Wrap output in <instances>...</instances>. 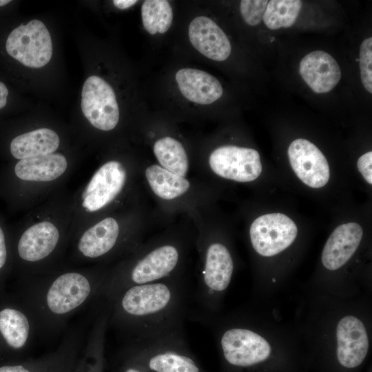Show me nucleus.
<instances>
[{
  "label": "nucleus",
  "instance_id": "obj_11",
  "mask_svg": "<svg viewBox=\"0 0 372 372\" xmlns=\"http://www.w3.org/2000/svg\"><path fill=\"white\" fill-rule=\"evenodd\" d=\"M81 110L94 128L108 132L119 121V109L113 88L103 79L92 75L83 83Z\"/></svg>",
  "mask_w": 372,
  "mask_h": 372
},
{
  "label": "nucleus",
  "instance_id": "obj_1",
  "mask_svg": "<svg viewBox=\"0 0 372 372\" xmlns=\"http://www.w3.org/2000/svg\"><path fill=\"white\" fill-rule=\"evenodd\" d=\"M110 269L100 265L63 267L14 280L11 292L29 311L39 337L52 339L80 310L103 298Z\"/></svg>",
  "mask_w": 372,
  "mask_h": 372
},
{
  "label": "nucleus",
  "instance_id": "obj_12",
  "mask_svg": "<svg viewBox=\"0 0 372 372\" xmlns=\"http://www.w3.org/2000/svg\"><path fill=\"white\" fill-rule=\"evenodd\" d=\"M298 228L287 216L280 213L262 215L254 220L249 229L251 245L261 256L276 255L296 238Z\"/></svg>",
  "mask_w": 372,
  "mask_h": 372
},
{
  "label": "nucleus",
  "instance_id": "obj_10",
  "mask_svg": "<svg viewBox=\"0 0 372 372\" xmlns=\"http://www.w3.org/2000/svg\"><path fill=\"white\" fill-rule=\"evenodd\" d=\"M6 48L10 56L32 68L45 66L52 55L50 34L39 19H32L14 29L8 37Z\"/></svg>",
  "mask_w": 372,
  "mask_h": 372
},
{
  "label": "nucleus",
  "instance_id": "obj_6",
  "mask_svg": "<svg viewBox=\"0 0 372 372\" xmlns=\"http://www.w3.org/2000/svg\"><path fill=\"white\" fill-rule=\"evenodd\" d=\"M181 254L176 245H157L145 254L110 269L103 289L107 300L119 291L134 285L164 280L176 276Z\"/></svg>",
  "mask_w": 372,
  "mask_h": 372
},
{
  "label": "nucleus",
  "instance_id": "obj_18",
  "mask_svg": "<svg viewBox=\"0 0 372 372\" xmlns=\"http://www.w3.org/2000/svg\"><path fill=\"white\" fill-rule=\"evenodd\" d=\"M299 72L304 81L316 93L332 90L341 79L338 62L329 53L313 51L304 56L299 65Z\"/></svg>",
  "mask_w": 372,
  "mask_h": 372
},
{
  "label": "nucleus",
  "instance_id": "obj_14",
  "mask_svg": "<svg viewBox=\"0 0 372 372\" xmlns=\"http://www.w3.org/2000/svg\"><path fill=\"white\" fill-rule=\"evenodd\" d=\"M209 164L218 176L238 182L254 180L262 172L259 153L251 148L235 145L214 149L209 156Z\"/></svg>",
  "mask_w": 372,
  "mask_h": 372
},
{
  "label": "nucleus",
  "instance_id": "obj_19",
  "mask_svg": "<svg viewBox=\"0 0 372 372\" xmlns=\"http://www.w3.org/2000/svg\"><path fill=\"white\" fill-rule=\"evenodd\" d=\"M189 38L192 45L205 56L223 61L230 55L231 46L223 30L211 19L200 16L189 26Z\"/></svg>",
  "mask_w": 372,
  "mask_h": 372
},
{
  "label": "nucleus",
  "instance_id": "obj_2",
  "mask_svg": "<svg viewBox=\"0 0 372 372\" xmlns=\"http://www.w3.org/2000/svg\"><path fill=\"white\" fill-rule=\"evenodd\" d=\"M72 223V194L63 188L10 225L11 277L37 276L65 267Z\"/></svg>",
  "mask_w": 372,
  "mask_h": 372
},
{
  "label": "nucleus",
  "instance_id": "obj_27",
  "mask_svg": "<svg viewBox=\"0 0 372 372\" xmlns=\"http://www.w3.org/2000/svg\"><path fill=\"white\" fill-rule=\"evenodd\" d=\"M302 6L300 0H271L268 2L262 20L271 30L289 28L296 21Z\"/></svg>",
  "mask_w": 372,
  "mask_h": 372
},
{
  "label": "nucleus",
  "instance_id": "obj_8",
  "mask_svg": "<svg viewBox=\"0 0 372 372\" xmlns=\"http://www.w3.org/2000/svg\"><path fill=\"white\" fill-rule=\"evenodd\" d=\"M36 323L27 308L11 293L0 296V362L25 360L36 338Z\"/></svg>",
  "mask_w": 372,
  "mask_h": 372
},
{
  "label": "nucleus",
  "instance_id": "obj_33",
  "mask_svg": "<svg viewBox=\"0 0 372 372\" xmlns=\"http://www.w3.org/2000/svg\"><path fill=\"white\" fill-rule=\"evenodd\" d=\"M358 169L365 180L372 184V152H368L362 155L358 161Z\"/></svg>",
  "mask_w": 372,
  "mask_h": 372
},
{
  "label": "nucleus",
  "instance_id": "obj_26",
  "mask_svg": "<svg viewBox=\"0 0 372 372\" xmlns=\"http://www.w3.org/2000/svg\"><path fill=\"white\" fill-rule=\"evenodd\" d=\"M142 22L151 34L165 33L173 21V10L166 0H146L141 6Z\"/></svg>",
  "mask_w": 372,
  "mask_h": 372
},
{
  "label": "nucleus",
  "instance_id": "obj_32",
  "mask_svg": "<svg viewBox=\"0 0 372 372\" xmlns=\"http://www.w3.org/2000/svg\"><path fill=\"white\" fill-rule=\"evenodd\" d=\"M268 2L267 0L241 1L240 10L244 21L252 26L260 23Z\"/></svg>",
  "mask_w": 372,
  "mask_h": 372
},
{
  "label": "nucleus",
  "instance_id": "obj_36",
  "mask_svg": "<svg viewBox=\"0 0 372 372\" xmlns=\"http://www.w3.org/2000/svg\"><path fill=\"white\" fill-rule=\"evenodd\" d=\"M10 2V1L9 0H0V7L3 6Z\"/></svg>",
  "mask_w": 372,
  "mask_h": 372
},
{
  "label": "nucleus",
  "instance_id": "obj_29",
  "mask_svg": "<svg viewBox=\"0 0 372 372\" xmlns=\"http://www.w3.org/2000/svg\"><path fill=\"white\" fill-rule=\"evenodd\" d=\"M11 276L10 225L0 213V296L6 292V283Z\"/></svg>",
  "mask_w": 372,
  "mask_h": 372
},
{
  "label": "nucleus",
  "instance_id": "obj_20",
  "mask_svg": "<svg viewBox=\"0 0 372 372\" xmlns=\"http://www.w3.org/2000/svg\"><path fill=\"white\" fill-rule=\"evenodd\" d=\"M59 134L52 128L41 127L14 136L8 145L7 163L59 152Z\"/></svg>",
  "mask_w": 372,
  "mask_h": 372
},
{
  "label": "nucleus",
  "instance_id": "obj_21",
  "mask_svg": "<svg viewBox=\"0 0 372 372\" xmlns=\"http://www.w3.org/2000/svg\"><path fill=\"white\" fill-rule=\"evenodd\" d=\"M363 236L356 223L339 225L327 240L322 254V262L329 270L343 266L358 249Z\"/></svg>",
  "mask_w": 372,
  "mask_h": 372
},
{
  "label": "nucleus",
  "instance_id": "obj_5",
  "mask_svg": "<svg viewBox=\"0 0 372 372\" xmlns=\"http://www.w3.org/2000/svg\"><path fill=\"white\" fill-rule=\"evenodd\" d=\"M127 168L118 160L101 165L83 186L72 194L73 234L86 223L99 217L115 203L125 189Z\"/></svg>",
  "mask_w": 372,
  "mask_h": 372
},
{
  "label": "nucleus",
  "instance_id": "obj_9",
  "mask_svg": "<svg viewBox=\"0 0 372 372\" xmlns=\"http://www.w3.org/2000/svg\"><path fill=\"white\" fill-rule=\"evenodd\" d=\"M233 271L234 262L227 247L218 242L207 245L195 291L201 311L214 308L218 295L228 287Z\"/></svg>",
  "mask_w": 372,
  "mask_h": 372
},
{
  "label": "nucleus",
  "instance_id": "obj_16",
  "mask_svg": "<svg viewBox=\"0 0 372 372\" xmlns=\"http://www.w3.org/2000/svg\"><path fill=\"white\" fill-rule=\"evenodd\" d=\"M109 316L107 303L103 300L99 304L91 322V327L88 329L85 343L72 372H103Z\"/></svg>",
  "mask_w": 372,
  "mask_h": 372
},
{
  "label": "nucleus",
  "instance_id": "obj_25",
  "mask_svg": "<svg viewBox=\"0 0 372 372\" xmlns=\"http://www.w3.org/2000/svg\"><path fill=\"white\" fill-rule=\"evenodd\" d=\"M153 150L162 167L185 178L189 162L186 152L179 141L169 136L161 138L155 142Z\"/></svg>",
  "mask_w": 372,
  "mask_h": 372
},
{
  "label": "nucleus",
  "instance_id": "obj_31",
  "mask_svg": "<svg viewBox=\"0 0 372 372\" xmlns=\"http://www.w3.org/2000/svg\"><path fill=\"white\" fill-rule=\"evenodd\" d=\"M114 372H149L137 355L125 345L116 356Z\"/></svg>",
  "mask_w": 372,
  "mask_h": 372
},
{
  "label": "nucleus",
  "instance_id": "obj_22",
  "mask_svg": "<svg viewBox=\"0 0 372 372\" xmlns=\"http://www.w3.org/2000/svg\"><path fill=\"white\" fill-rule=\"evenodd\" d=\"M176 80L181 94L195 103L211 104L219 99L223 92L216 78L198 69H180L176 74Z\"/></svg>",
  "mask_w": 372,
  "mask_h": 372
},
{
  "label": "nucleus",
  "instance_id": "obj_3",
  "mask_svg": "<svg viewBox=\"0 0 372 372\" xmlns=\"http://www.w3.org/2000/svg\"><path fill=\"white\" fill-rule=\"evenodd\" d=\"M188 285L174 276L126 287L107 300L109 326L127 341L183 329L188 314Z\"/></svg>",
  "mask_w": 372,
  "mask_h": 372
},
{
  "label": "nucleus",
  "instance_id": "obj_4",
  "mask_svg": "<svg viewBox=\"0 0 372 372\" xmlns=\"http://www.w3.org/2000/svg\"><path fill=\"white\" fill-rule=\"evenodd\" d=\"M76 161L59 152L0 167V200L9 211H28L63 189Z\"/></svg>",
  "mask_w": 372,
  "mask_h": 372
},
{
  "label": "nucleus",
  "instance_id": "obj_35",
  "mask_svg": "<svg viewBox=\"0 0 372 372\" xmlns=\"http://www.w3.org/2000/svg\"><path fill=\"white\" fill-rule=\"evenodd\" d=\"M8 95V88L4 83L0 81V109L6 105Z\"/></svg>",
  "mask_w": 372,
  "mask_h": 372
},
{
  "label": "nucleus",
  "instance_id": "obj_7",
  "mask_svg": "<svg viewBox=\"0 0 372 372\" xmlns=\"http://www.w3.org/2000/svg\"><path fill=\"white\" fill-rule=\"evenodd\" d=\"M125 344L149 372H204L187 344L183 329Z\"/></svg>",
  "mask_w": 372,
  "mask_h": 372
},
{
  "label": "nucleus",
  "instance_id": "obj_13",
  "mask_svg": "<svg viewBox=\"0 0 372 372\" xmlns=\"http://www.w3.org/2000/svg\"><path fill=\"white\" fill-rule=\"evenodd\" d=\"M219 342L225 361L236 367L251 366L267 360L271 353L268 342L248 329H226Z\"/></svg>",
  "mask_w": 372,
  "mask_h": 372
},
{
  "label": "nucleus",
  "instance_id": "obj_23",
  "mask_svg": "<svg viewBox=\"0 0 372 372\" xmlns=\"http://www.w3.org/2000/svg\"><path fill=\"white\" fill-rule=\"evenodd\" d=\"M145 177L153 192L161 198L172 200L184 194L190 187L184 177L170 172L160 165L145 169Z\"/></svg>",
  "mask_w": 372,
  "mask_h": 372
},
{
  "label": "nucleus",
  "instance_id": "obj_24",
  "mask_svg": "<svg viewBox=\"0 0 372 372\" xmlns=\"http://www.w3.org/2000/svg\"><path fill=\"white\" fill-rule=\"evenodd\" d=\"M76 325L65 333L58 348L37 358L5 363L0 365V372H43L57 362L68 350L75 333Z\"/></svg>",
  "mask_w": 372,
  "mask_h": 372
},
{
  "label": "nucleus",
  "instance_id": "obj_30",
  "mask_svg": "<svg viewBox=\"0 0 372 372\" xmlns=\"http://www.w3.org/2000/svg\"><path fill=\"white\" fill-rule=\"evenodd\" d=\"M359 56L362 83L364 88L372 93V37L362 42Z\"/></svg>",
  "mask_w": 372,
  "mask_h": 372
},
{
  "label": "nucleus",
  "instance_id": "obj_17",
  "mask_svg": "<svg viewBox=\"0 0 372 372\" xmlns=\"http://www.w3.org/2000/svg\"><path fill=\"white\" fill-rule=\"evenodd\" d=\"M336 337L337 358L340 364L349 369L361 364L369 350L364 324L355 316H345L338 324Z\"/></svg>",
  "mask_w": 372,
  "mask_h": 372
},
{
  "label": "nucleus",
  "instance_id": "obj_34",
  "mask_svg": "<svg viewBox=\"0 0 372 372\" xmlns=\"http://www.w3.org/2000/svg\"><path fill=\"white\" fill-rule=\"evenodd\" d=\"M138 1L136 0H114L113 4L117 8L124 10L132 7Z\"/></svg>",
  "mask_w": 372,
  "mask_h": 372
},
{
  "label": "nucleus",
  "instance_id": "obj_15",
  "mask_svg": "<svg viewBox=\"0 0 372 372\" xmlns=\"http://www.w3.org/2000/svg\"><path fill=\"white\" fill-rule=\"evenodd\" d=\"M288 157L296 176L307 185L320 188L329 181V163L322 152L311 142L298 138L289 146Z\"/></svg>",
  "mask_w": 372,
  "mask_h": 372
},
{
  "label": "nucleus",
  "instance_id": "obj_28",
  "mask_svg": "<svg viewBox=\"0 0 372 372\" xmlns=\"http://www.w3.org/2000/svg\"><path fill=\"white\" fill-rule=\"evenodd\" d=\"M92 318H87L76 324L73 339L62 358L43 372H72L76 361L81 351L88 331V324Z\"/></svg>",
  "mask_w": 372,
  "mask_h": 372
}]
</instances>
